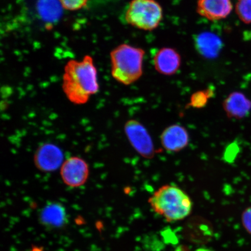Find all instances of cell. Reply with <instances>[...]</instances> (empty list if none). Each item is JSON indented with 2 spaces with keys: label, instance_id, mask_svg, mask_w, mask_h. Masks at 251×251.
<instances>
[{
  "label": "cell",
  "instance_id": "6da1fadb",
  "mask_svg": "<svg viewBox=\"0 0 251 251\" xmlns=\"http://www.w3.org/2000/svg\"><path fill=\"white\" fill-rule=\"evenodd\" d=\"M62 89L68 99L77 105L84 104L99 92L97 71L92 56L68 62L63 75Z\"/></svg>",
  "mask_w": 251,
  "mask_h": 251
},
{
  "label": "cell",
  "instance_id": "7a4b0ae2",
  "mask_svg": "<svg viewBox=\"0 0 251 251\" xmlns=\"http://www.w3.org/2000/svg\"><path fill=\"white\" fill-rule=\"evenodd\" d=\"M149 202L153 211L169 222L187 218L193 209V202L189 196L173 184L159 188L150 198Z\"/></svg>",
  "mask_w": 251,
  "mask_h": 251
},
{
  "label": "cell",
  "instance_id": "3957f363",
  "mask_svg": "<svg viewBox=\"0 0 251 251\" xmlns=\"http://www.w3.org/2000/svg\"><path fill=\"white\" fill-rule=\"evenodd\" d=\"M144 55L142 49L126 44L116 47L110 54L112 77L125 85L136 82L143 74Z\"/></svg>",
  "mask_w": 251,
  "mask_h": 251
},
{
  "label": "cell",
  "instance_id": "277c9868",
  "mask_svg": "<svg viewBox=\"0 0 251 251\" xmlns=\"http://www.w3.org/2000/svg\"><path fill=\"white\" fill-rule=\"evenodd\" d=\"M162 18V8L156 0H132L125 15L127 24L147 31L156 29Z\"/></svg>",
  "mask_w": 251,
  "mask_h": 251
},
{
  "label": "cell",
  "instance_id": "5b68a950",
  "mask_svg": "<svg viewBox=\"0 0 251 251\" xmlns=\"http://www.w3.org/2000/svg\"><path fill=\"white\" fill-rule=\"evenodd\" d=\"M125 131L131 146L139 154L146 159L154 157L156 151L152 137L142 124L131 119L126 122Z\"/></svg>",
  "mask_w": 251,
  "mask_h": 251
},
{
  "label": "cell",
  "instance_id": "8992f818",
  "mask_svg": "<svg viewBox=\"0 0 251 251\" xmlns=\"http://www.w3.org/2000/svg\"><path fill=\"white\" fill-rule=\"evenodd\" d=\"M61 176L63 181L67 186L72 188L81 187L86 183L89 177V165L79 157H71L63 163Z\"/></svg>",
  "mask_w": 251,
  "mask_h": 251
},
{
  "label": "cell",
  "instance_id": "52a82bcc",
  "mask_svg": "<svg viewBox=\"0 0 251 251\" xmlns=\"http://www.w3.org/2000/svg\"><path fill=\"white\" fill-rule=\"evenodd\" d=\"M64 162L62 150L51 143L40 146L34 156V163L36 168L43 172H54L61 167Z\"/></svg>",
  "mask_w": 251,
  "mask_h": 251
},
{
  "label": "cell",
  "instance_id": "ba28073f",
  "mask_svg": "<svg viewBox=\"0 0 251 251\" xmlns=\"http://www.w3.org/2000/svg\"><path fill=\"white\" fill-rule=\"evenodd\" d=\"M190 136L183 126L175 124L169 126L162 131L161 142L163 148L170 152H177L186 148Z\"/></svg>",
  "mask_w": 251,
  "mask_h": 251
},
{
  "label": "cell",
  "instance_id": "9c48e42d",
  "mask_svg": "<svg viewBox=\"0 0 251 251\" xmlns=\"http://www.w3.org/2000/svg\"><path fill=\"white\" fill-rule=\"evenodd\" d=\"M233 10L231 0H199L197 11L209 21L226 18Z\"/></svg>",
  "mask_w": 251,
  "mask_h": 251
},
{
  "label": "cell",
  "instance_id": "30bf717a",
  "mask_svg": "<svg viewBox=\"0 0 251 251\" xmlns=\"http://www.w3.org/2000/svg\"><path fill=\"white\" fill-rule=\"evenodd\" d=\"M181 56L176 50L164 47L160 49L153 58V65L160 74L171 76L179 70L181 66Z\"/></svg>",
  "mask_w": 251,
  "mask_h": 251
},
{
  "label": "cell",
  "instance_id": "8fae6325",
  "mask_svg": "<svg viewBox=\"0 0 251 251\" xmlns=\"http://www.w3.org/2000/svg\"><path fill=\"white\" fill-rule=\"evenodd\" d=\"M223 108L228 118L242 119L250 114L251 101L243 93L233 92L224 100Z\"/></svg>",
  "mask_w": 251,
  "mask_h": 251
},
{
  "label": "cell",
  "instance_id": "7c38bea8",
  "mask_svg": "<svg viewBox=\"0 0 251 251\" xmlns=\"http://www.w3.org/2000/svg\"><path fill=\"white\" fill-rule=\"evenodd\" d=\"M195 43L197 51L207 58H214L218 56L222 48L221 39L211 32L200 34L196 37Z\"/></svg>",
  "mask_w": 251,
  "mask_h": 251
},
{
  "label": "cell",
  "instance_id": "4fadbf2b",
  "mask_svg": "<svg viewBox=\"0 0 251 251\" xmlns=\"http://www.w3.org/2000/svg\"><path fill=\"white\" fill-rule=\"evenodd\" d=\"M40 219L43 225L48 227H61L65 224L67 214L61 204L51 203L41 211Z\"/></svg>",
  "mask_w": 251,
  "mask_h": 251
},
{
  "label": "cell",
  "instance_id": "5bb4252c",
  "mask_svg": "<svg viewBox=\"0 0 251 251\" xmlns=\"http://www.w3.org/2000/svg\"><path fill=\"white\" fill-rule=\"evenodd\" d=\"M213 94L214 92L211 89L199 91L194 93L191 97L190 101L187 106L197 109L205 107L209 99L213 97Z\"/></svg>",
  "mask_w": 251,
  "mask_h": 251
},
{
  "label": "cell",
  "instance_id": "9a60e30c",
  "mask_svg": "<svg viewBox=\"0 0 251 251\" xmlns=\"http://www.w3.org/2000/svg\"><path fill=\"white\" fill-rule=\"evenodd\" d=\"M235 12L245 24H251V0H237Z\"/></svg>",
  "mask_w": 251,
  "mask_h": 251
},
{
  "label": "cell",
  "instance_id": "2e32d148",
  "mask_svg": "<svg viewBox=\"0 0 251 251\" xmlns=\"http://www.w3.org/2000/svg\"><path fill=\"white\" fill-rule=\"evenodd\" d=\"M89 0H58L62 7L69 11H77L85 7Z\"/></svg>",
  "mask_w": 251,
  "mask_h": 251
},
{
  "label": "cell",
  "instance_id": "e0dca14e",
  "mask_svg": "<svg viewBox=\"0 0 251 251\" xmlns=\"http://www.w3.org/2000/svg\"><path fill=\"white\" fill-rule=\"evenodd\" d=\"M241 221L246 230L251 235V206L244 210L241 215Z\"/></svg>",
  "mask_w": 251,
  "mask_h": 251
},
{
  "label": "cell",
  "instance_id": "ac0fdd59",
  "mask_svg": "<svg viewBox=\"0 0 251 251\" xmlns=\"http://www.w3.org/2000/svg\"><path fill=\"white\" fill-rule=\"evenodd\" d=\"M32 251H42L40 250L39 249H38V248H37V249H33Z\"/></svg>",
  "mask_w": 251,
  "mask_h": 251
}]
</instances>
